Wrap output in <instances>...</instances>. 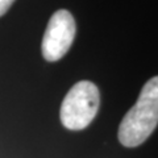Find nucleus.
Here are the masks:
<instances>
[{"mask_svg": "<svg viewBox=\"0 0 158 158\" xmlns=\"http://www.w3.org/2000/svg\"><path fill=\"white\" fill-rule=\"evenodd\" d=\"M158 125V77L149 79L120 123L118 141L127 148L144 144Z\"/></svg>", "mask_w": 158, "mask_h": 158, "instance_id": "nucleus-1", "label": "nucleus"}, {"mask_svg": "<svg viewBox=\"0 0 158 158\" xmlns=\"http://www.w3.org/2000/svg\"><path fill=\"white\" fill-rule=\"evenodd\" d=\"M100 107V92L90 81L75 83L62 102L59 117L70 131H82L91 124Z\"/></svg>", "mask_w": 158, "mask_h": 158, "instance_id": "nucleus-2", "label": "nucleus"}, {"mask_svg": "<svg viewBox=\"0 0 158 158\" xmlns=\"http://www.w3.org/2000/svg\"><path fill=\"white\" fill-rule=\"evenodd\" d=\"M77 25L73 15L59 9L50 17L42 38V56L49 62L59 61L73 45Z\"/></svg>", "mask_w": 158, "mask_h": 158, "instance_id": "nucleus-3", "label": "nucleus"}, {"mask_svg": "<svg viewBox=\"0 0 158 158\" xmlns=\"http://www.w3.org/2000/svg\"><path fill=\"white\" fill-rule=\"evenodd\" d=\"M13 2L15 0H0V17H2L9 8H11Z\"/></svg>", "mask_w": 158, "mask_h": 158, "instance_id": "nucleus-4", "label": "nucleus"}]
</instances>
